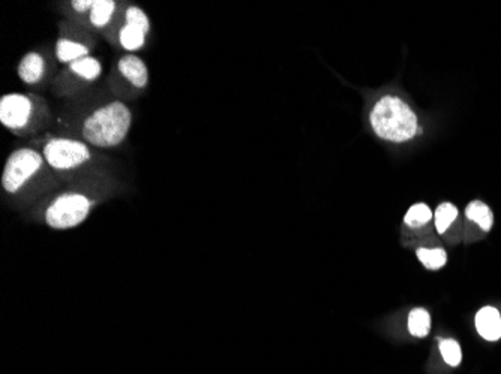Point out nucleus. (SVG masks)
<instances>
[{"label": "nucleus", "mask_w": 501, "mask_h": 374, "mask_svg": "<svg viewBox=\"0 0 501 374\" xmlns=\"http://www.w3.org/2000/svg\"><path fill=\"white\" fill-rule=\"evenodd\" d=\"M133 126V113L120 101H111L90 113L81 126V137L90 147L120 145Z\"/></svg>", "instance_id": "nucleus-1"}, {"label": "nucleus", "mask_w": 501, "mask_h": 374, "mask_svg": "<svg viewBox=\"0 0 501 374\" xmlns=\"http://www.w3.org/2000/svg\"><path fill=\"white\" fill-rule=\"evenodd\" d=\"M375 134L393 143L412 139L417 132V117L410 106L395 96H386L375 104L371 113Z\"/></svg>", "instance_id": "nucleus-2"}, {"label": "nucleus", "mask_w": 501, "mask_h": 374, "mask_svg": "<svg viewBox=\"0 0 501 374\" xmlns=\"http://www.w3.org/2000/svg\"><path fill=\"white\" fill-rule=\"evenodd\" d=\"M48 165L41 152L30 147H21L12 152L5 162L2 187L8 195L19 196L34 185L43 181Z\"/></svg>", "instance_id": "nucleus-3"}, {"label": "nucleus", "mask_w": 501, "mask_h": 374, "mask_svg": "<svg viewBox=\"0 0 501 374\" xmlns=\"http://www.w3.org/2000/svg\"><path fill=\"white\" fill-rule=\"evenodd\" d=\"M47 110L43 99L24 93H8L0 99V123L12 134L34 132Z\"/></svg>", "instance_id": "nucleus-4"}, {"label": "nucleus", "mask_w": 501, "mask_h": 374, "mask_svg": "<svg viewBox=\"0 0 501 374\" xmlns=\"http://www.w3.org/2000/svg\"><path fill=\"white\" fill-rule=\"evenodd\" d=\"M43 156L48 168L67 174L83 168L92 161L93 153L85 139L54 137L43 145Z\"/></svg>", "instance_id": "nucleus-5"}, {"label": "nucleus", "mask_w": 501, "mask_h": 374, "mask_svg": "<svg viewBox=\"0 0 501 374\" xmlns=\"http://www.w3.org/2000/svg\"><path fill=\"white\" fill-rule=\"evenodd\" d=\"M95 201L87 195L80 192H67L57 195L45 210V223L48 226L65 231L72 229L83 223L90 211H92Z\"/></svg>", "instance_id": "nucleus-6"}, {"label": "nucleus", "mask_w": 501, "mask_h": 374, "mask_svg": "<svg viewBox=\"0 0 501 374\" xmlns=\"http://www.w3.org/2000/svg\"><path fill=\"white\" fill-rule=\"evenodd\" d=\"M118 69L135 89H146L149 84V71L143 59L135 54H125L118 62Z\"/></svg>", "instance_id": "nucleus-7"}, {"label": "nucleus", "mask_w": 501, "mask_h": 374, "mask_svg": "<svg viewBox=\"0 0 501 374\" xmlns=\"http://www.w3.org/2000/svg\"><path fill=\"white\" fill-rule=\"evenodd\" d=\"M19 77L24 84L34 86L43 81L47 73V60L43 54L30 51L19 63Z\"/></svg>", "instance_id": "nucleus-8"}, {"label": "nucleus", "mask_w": 501, "mask_h": 374, "mask_svg": "<svg viewBox=\"0 0 501 374\" xmlns=\"http://www.w3.org/2000/svg\"><path fill=\"white\" fill-rule=\"evenodd\" d=\"M476 328L488 342H497L501 338V314L496 307H483L478 312Z\"/></svg>", "instance_id": "nucleus-9"}, {"label": "nucleus", "mask_w": 501, "mask_h": 374, "mask_svg": "<svg viewBox=\"0 0 501 374\" xmlns=\"http://www.w3.org/2000/svg\"><path fill=\"white\" fill-rule=\"evenodd\" d=\"M101 73L102 65L93 56H87L85 59L68 65V68L63 72V75H69L81 82H93L101 77Z\"/></svg>", "instance_id": "nucleus-10"}, {"label": "nucleus", "mask_w": 501, "mask_h": 374, "mask_svg": "<svg viewBox=\"0 0 501 374\" xmlns=\"http://www.w3.org/2000/svg\"><path fill=\"white\" fill-rule=\"evenodd\" d=\"M54 53L57 60L60 63L71 65L90 56V48L86 44L81 43V40H76L72 38H60L57 39Z\"/></svg>", "instance_id": "nucleus-11"}, {"label": "nucleus", "mask_w": 501, "mask_h": 374, "mask_svg": "<svg viewBox=\"0 0 501 374\" xmlns=\"http://www.w3.org/2000/svg\"><path fill=\"white\" fill-rule=\"evenodd\" d=\"M146 36L147 33H144L142 29H137L134 26H129V24H123L119 30V44L123 49L131 54L134 51H138L142 49L146 44Z\"/></svg>", "instance_id": "nucleus-12"}, {"label": "nucleus", "mask_w": 501, "mask_h": 374, "mask_svg": "<svg viewBox=\"0 0 501 374\" xmlns=\"http://www.w3.org/2000/svg\"><path fill=\"white\" fill-rule=\"evenodd\" d=\"M116 2L113 0H96L93 10L89 14V21L95 29H104L109 26L114 12H116Z\"/></svg>", "instance_id": "nucleus-13"}, {"label": "nucleus", "mask_w": 501, "mask_h": 374, "mask_svg": "<svg viewBox=\"0 0 501 374\" xmlns=\"http://www.w3.org/2000/svg\"><path fill=\"white\" fill-rule=\"evenodd\" d=\"M465 215L471 222L478 223L483 231H489L492 228V223H494V215H492L491 209L482 201H473L468 204Z\"/></svg>", "instance_id": "nucleus-14"}, {"label": "nucleus", "mask_w": 501, "mask_h": 374, "mask_svg": "<svg viewBox=\"0 0 501 374\" xmlns=\"http://www.w3.org/2000/svg\"><path fill=\"white\" fill-rule=\"evenodd\" d=\"M431 329V316L425 309H414L408 314V331L414 337H426Z\"/></svg>", "instance_id": "nucleus-15"}, {"label": "nucleus", "mask_w": 501, "mask_h": 374, "mask_svg": "<svg viewBox=\"0 0 501 374\" xmlns=\"http://www.w3.org/2000/svg\"><path fill=\"white\" fill-rule=\"evenodd\" d=\"M417 257L428 270H438L447 262V255L443 248H419Z\"/></svg>", "instance_id": "nucleus-16"}, {"label": "nucleus", "mask_w": 501, "mask_h": 374, "mask_svg": "<svg viewBox=\"0 0 501 374\" xmlns=\"http://www.w3.org/2000/svg\"><path fill=\"white\" fill-rule=\"evenodd\" d=\"M440 352L443 360L446 361V364H449L450 367H458L459 364L463 361V352H461V346L456 342V340H440L438 343Z\"/></svg>", "instance_id": "nucleus-17"}, {"label": "nucleus", "mask_w": 501, "mask_h": 374, "mask_svg": "<svg viewBox=\"0 0 501 374\" xmlns=\"http://www.w3.org/2000/svg\"><path fill=\"white\" fill-rule=\"evenodd\" d=\"M456 215L458 209L454 204L445 202L438 207L437 211H435V228H437L440 234H445L450 224L456 219Z\"/></svg>", "instance_id": "nucleus-18"}, {"label": "nucleus", "mask_w": 501, "mask_h": 374, "mask_svg": "<svg viewBox=\"0 0 501 374\" xmlns=\"http://www.w3.org/2000/svg\"><path fill=\"white\" fill-rule=\"evenodd\" d=\"M431 219H432V213L430 210V207L425 204H416L407 211L404 222L408 224V226L419 228V226H423V224L428 223Z\"/></svg>", "instance_id": "nucleus-19"}, {"label": "nucleus", "mask_w": 501, "mask_h": 374, "mask_svg": "<svg viewBox=\"0 0 501 374\" xmlns=\"http://www.w3.org/2000/svg\"><path fill=\"white\" fill-rule=\"evenodd\" d=\"M125 24L134 26L137 29H142L144 33L151 32V21L147 14L140 6H128L125 11Z\"/></svg>", "instance_id": "nucleus-20"}, {"label": "nucleus", "mask_w": 501, "mask_h": 374, "mask_svg": "<svg viewBox=\"0 0 501 374\" xmlns=\"http://www.w3.org/2000/svg\"><path fill=\"white\" fill-rule=\"evenodd\" d=\"M96 0H72L71 8L78 14H90L93 10Z\"/></svg>", "instance_id": "nucleus-21"}]
</instances>
